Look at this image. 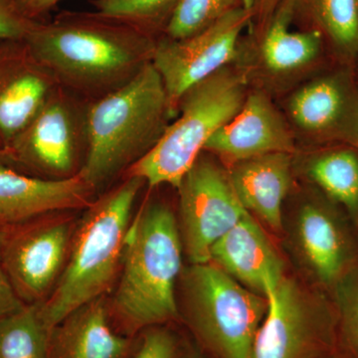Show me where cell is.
I'll use <instances>...</instances> for the list:
<instances>
[{"instance_id":"obj_13","label":"cell","mask_w":358,"mask_h":358,"mask_svg":"<svg viewBox=\"0 0 358 358\" xmlns=\"http://www.w3.org/2000/svg\"><path fill=\"white\" fill-rule=\"evenodd\" d=\"M296 129L320 141L358 145V87L350 74L334 73L301 86L289 99Z\"/></svg>"},{"instance_id":"obj_17","label":"cell","mask_w":358,"mask_h":358,"mask_svg":"<svg viewBox=\"0 0 358 358\" xmlns=\"http://www.w3.org/2000/svg\"><path fill=\"white\" fill-rule=\"evenodd\" d=\"M210 263L265 298L285 275L281 257L249 212L213 245Z\"/></svg>"},{"instance_id":"obj_25","label":"cell","mask_w":358,"mask_h":358,"mask_svg":"<svg viewBox=\"0 0 358 358\" xmlns=\"http://www.w3.org/2000/svg\"><path fill=\"white\" fill-rule=\"evenodd\" d=\"M336 348L343 358H358V272L336 285Z\"/></svg>"},{"instance_id":"obj_10","label":"cell","mask_w":358,"mask_h":358,"mask_svg":"<svg viewBox=\"0 0 358 358\" xmlns=\"http://www.w3.org/2000/svg\"><path fill=\"white\" fill-rule=\"evenodd\" d=\"M179 233L190 264L210 262L213 245L248 213L229 171L202 152L176 188Z\"/></svg>"},{"instance_id":"obj_34","label":"cell","mask_w":358,"mask_h":358,"mask_svg":"<svg viewBox=\"0 0 358 358\" xmlns=\"http://www.w3.org/2000/svg\"><path fill=\"white\" fill-rule=\"evenodd\" d=\"M320 358H343L338 352L334 350V352L329 353V355H324V357Z\"/></svg>"},{"instance_id":"obj_16","label":"cell","mask_w":358,"mask_h":358,"mask_svg":"<svg viewBox=\"0 0 358 358\" xmlns=\"http://www.w3.org/2000/svg\"><path fill=\"white\" fill-rule=\"evenodd\" d=\"M291 242L303 267L320 284L336 286L350 272V240L324 203L310 200L300 205L291 225Z\"/></svg>"},{"instance_id":"obj_14","label":"cell","mask_w":358,"mask_h":358,"mask_svg":"<svg viewBox=\"0 0 358 358\" xmlns=\"http://www.w3.org/2000/svg\"><path fill=\"white\" fill-rule=\"evenodd\" d=\"M294 141L284 117L262 93L247 96L241 109L207 141L204 152L230 167L275 152L292 154Z\"/></svg>"},{"instance_id":"obj_31","label":"cell","mask_w":358,"mask_h":358,"mask_svg":"<svg viewBox=\"0 0 358 358\" xmlns=\"http://www.w3.org/2000/svg\"><path fill=\"white\" fill-rule=\"evenodd\" d=\"M279 0H255V11L258 9L262 14L272 13Z\"/></svg>"},{"instance_id":"obj_30","label":"cell","mask_w":358,"mask_h":358,"mask_svg":"<svg viewBox=\"0 0 358 358\" xmlns=\"http://www.w3.org/2000/svg\"><path fill=\"white\" fill-rule=\"evenodd\" d=\"M61 0H18L26 15L32 20H40L42 15L51 10Z\"/></svg>"},{"instance_id":"obj_36","label":"cell","mask_w":358,"mask_h":358,"mask_svg":"<svg viewBox=\"0 0 358 358\" xmlns=\"http://www.w3.org/2000/svg\"><path fill=\"white\" fill-rule=\"evenodd\" d=\"M357 148H358V145H357Z\"/></svg>"},{"instance_id":"obj_3","label":"cell","mask_w":358,"mask_h":358,"mask_svg":"<svg viewBox=\"0 0 358 358\" xmlns=\"http://www.w3.org/2000/svg\"><path fill=\"white\" fill-rule=\"evenodd\" d=\"M176 119L152 63L133 80L88 103V150L80 173L98 194L148 155Z\"/></svg>"},{"instance_id":"obj_15","label":"cell","mask_w":358,"mask_h":358,"mask_svg":"<svg viewBox=\"0 0 358 358\" xmlns=\"http://www.w3.org/2000/svg\"><path fill=\"white\" fill-rule=\"evenodd\" d=\"M96 195L81 173L72 178L46 179L0 164V222L6 225L86 209Z\"/></svg>"},{"instance_id":"obj_23","label":"cell","mask_w":358,"mask_h":358,"mask_svg":"<svg viewBox=\"0 0 358 358\" xmlns=\"http://www.w3.org/2000/svg\"><path fill=\"white\" fill-rule=\"evenodd\" d=\"M50 334L38 303L26 305L0 320V358H51Z\"/></svg>"},{"instance_id":"obj_21","label":"cell","mask_w":358,"mask_h":358,"mask_svg":"<svg viewBox=\"0 0 358 358\" xmlns=\"http://www.w3.org/2000/svg\"><path fill=\"white\" fill-rule=\"evenodd\" d=\"M308 178L331 199L358 215V155L341 148L317 155L308 162Z\"/></svg>"},{"instance_id":"obj_12","label":"cell","mask_w":358,"mask_h":358,"mask_svg":"<svg viewBox=\"0 0 358 358\" xmlns=\"http://www.w3.org/2000/svg\"><path fill=\"white\" fill-rule=\"evenodd\" d=\"M57 87L24 39L0 40V150L11 145Z\"/></svg>"},{"instance_id":"obj_35","label":"cell","mask_w":358,"mask_h":358,"mask_svg":"<svg viewBox=\"0 0 358 358\" xmlns=\"http://www.w3.org/2000/svg\"><path fill=\"white\" fill-rule=\"evenodd\" d=\"M0 164H6V157L3 150H0Z\"/></svg>"},{"instance_id":"obj_29","label":"cell","mask_w":358,"mask_h":358,"mask_svg":"<svg viewBox=\"0 0 358 358\" xmlns=\"http://www.w3.org/2000/svg\"><path fill=\"white\" fill-rule=\"evenodd\" d=\"M25 306L0 265V320L20 312Z\"/></svg>"},{"instance_id":"obj_8","label":"cell","mask_w":358,"mask_h":358,"mask_svg":"<svg viewBox=\"0 0 358 358\" xmlns=\"http://www.w3.org/2000/svg\"><path fill=\"white\" fill-rule=\"evenodd\" d=\"M266 298L251 358H320L336 350V308L322 294L284 275Z\"/></svg>"},{"instance_id":"obj_2","label":"cell","mask_w":358,"mask_h":358,"mask_svg":"<svg viewBox=\"0 0 358 358\" xmlns=\"http://www.w3.org/2000/svg\"><path fill=\"white\" fill-rule=\"evenodd\" d=\"M183 247L178 218L164 202L145 204L131 221L120 279L108 303L117 333L136 338L148 327L180 320L176 284Z\"/></svg>"},{"instance_id":"obj_33","label":"cell","mask_w":358,"mask_h":358,"mask_svg":"<svg viewBox=\"0 0 358 358\" xmlns=\"http://www.w3.org/2000/svg\"><path fill=\"white\" fill-rule=\"evenodd\" d=\"M9 226L0 222V256H1L2 247H3L4 241L8 231Z\"/></svg>"},{"instance_id":"obj_20","label":"cell","mask_w":358,"mask_h":358,"mask_svg":"<svg viewBox=\"0 0 358 358\" xmlns=\"http://www.w3.org/2000/svg\"><path fill=\"white\" fill-rule=\"evenodd\" d=\"M294 13L293 1L285 0L264 35L263 62L275 74H287L310 65L322 50L324 35L319 29L293 31L289 28Z\"/></svg>"},{"instance_id":"obj_32","label":"cell","mask_w":358,"mask_h":358,"mask_svg":"<svg viewBox=\"0 0 358 358\" xmlns=\"http://www.w3.org/2000/svg\"><path fill=\"white\" fill-rule=\"evenodd\" d=\"M187 358H207L203 353L200 352L199 348L190 341L189 350H188Z\"/></svg>"},{"instance_id":"obj_26","label":"cell","mask_w":358,"mask_h":358,"mask_svg":"<svg viewBox=\"0 0 358 358\" xmlns=\"http://www.w3.org/2000/svg\"><path fill=\"white\" fill-rule=\"evenodd\" d=\"M180 0H96L98 11L148 31L169 21Z\"/></svg>"},{"instance_id":"obj_5","label":"cell","mask_w":358,"mask_h":358,"mask_svg":"<svg viewBox=\"0 0 358 358\" xmlns=\"http://www.w3.org/2000/svg\"><path fill=\"white\" fill-rule=\"evenodd\" d=\"M180 320L207 358H251L267 298L210 262L190 264L179 277Z\"/></svg>"},{"instance_id":"obj_1","label":"cell","mask_w":358,"mask_h":358,"mask_svg":"<svg viewBox=\"0 0 358 358\" xmlns=\"http://www.w3.org/2000/svg\"><path fill=\"white\" fill-rule=\"evenodd\" d=\"M58 86L93 102L133 80L157 39L128 21L98 13H62L39 20L24 39Z\"/></svg>"},{"instance_id":"obj_9","label":"cell","mask_w":358,"mask_h":358,"mask_svg":"<svg viewBox=\"0 0 358 358\" xmlns=\"http://www.w3.org/2000/svg\"><path fill=\"white\" fill-rule=\"evenodd\" d=\"M52 213L9 226L0 265L25 305L46 300L67 261L77 221Z\"/></svg>"},{"instance_id":"obj_11","label":"cell","mask_w":358,"mask_h":358,"mask_svg":"<svg viewBox=\"0 0 358 358\" xmlns=\"http://www.w3.org/2000/svg\"><path fill=\"white\" fill-rule=\"evenodd\" d=\"M255 10L239 7L185 39H157L152 64L159 73L174 115L185 92L227 67Z\"/></svg>"},{"instance_id":"obj_6","label":"cell","mask_w":358,"mask_h":358,"mask_svg":"<svg viewBox=\"0 0 358 358\" xmlns=\"http://www.w3.org/2000/svg\"><path fill=\"white\" fill-rule=\"evenodd\" d=\"M246 98L244 77L228 67L194 85L179 101L178 115L159 143L124 176H138L150 188H178L207 141L239 112Z\"/></svg>"},{"instance_id":"obj_7","label":"cell","mask_w":358,"mask_h":358,"mask_svg":"<svg viewBox=\"0 0 358 358\" xmlns=\"http://www.w3.org/2000/svg\"><path fill=\"white\" fill-rule=\"evenodd\" d=\"M88 102L58 86L4 154L7 166L36 178H72L88 150Z\"/></svg>"},{"instance_id":"obj_24","label":"cell","mask_w":358,"mask_h":358,"mask_svg":"<svg viewBox=\"0 0 358 358\" xmlns=\"http://www.w3.org/2000/svg\"><path fill=\"white\" fill-rule=\"evenodd\" d=\"M239 7L255 10V0H180L167 21L166 37L187 38Z\"/></svg>"},{"instance_id":"obj_22","label":"cell","mask_w":358,"mask_h":358,"mask_svg":"<svg viewBox=\"0 0 358 358\" xmlns=\"http://www.w3.org/2000/svg\"><path fill=\"white\" fill-rule=\"evenodd\" d=\"M326 35L336 50L348 58L358 54V0H292Z\"/></svg>"},{"instance_id":"obj_4","label":"cell","mask_w":358,"mask_h":358,"mask_svg":"<svg viewBox=\"0 0 358 358\" xmlns=\"http://www.w3.org/2000/svg\"><path fill=\"white\" fill-rule=\"evenodd\" d=\"M145 185L138 176H124L85 209L62 274L46 300L38 303L49 329L112 288L121 270L134 203Z\"/></svg>"},{"instance_id":"obj_27","label":"cell","mask_w":358,"mask_h":358,"mask_svg":"<svg viewBox=\"0 0 358 358\" xmlns=\"http://www.w3.org/2000/svg\"><path fill=\"white\" fill-rule=\"evenodd\" d=\"M169 326L148 327L138 334V346L131 358H187L190 341Z\"/></svg>"},{"instance_id":"obj_18","label":"cell","mask_w":358,"mask_h":358,"mask_svg":"<svg viewBox=\"0 0 358 358\" xmlns=\"http://www.w3.org/2000/svg\"><path fill=\"white\" fill-rule=\"evenodd\" d=\"M117 333L105 296L69 313L51 329V358H131L138 338Z\"/></svg>"},{"instance_id":"obj_28","label":"cell","mask_w":358,"mask_h":358,"mask_svg":"<svg viewBox=\"0 0 358 358\" xmlns=\"http://www.w3.org/2000/svg\"><path fill=\"white\" fill-rule=\"evenodd\" d=\"M38 21L26 15L18 0H0V40L25 39Z\"/></svg>"},{"instance_id":"obj_19","label":"cell","mask_w":358,"mask_h":358,"mask_svg":"<svg viewBox=\"0 0 358 358\" xmlns=\"http://www.w3.org/2000/svg\"><path fill=\"white\" fill-rule=\"evenodd\" d=\"M231 182L244 208L270 229H282V205L292 185V155L275 152L230 167Z\"/></svg>"}]
</instances>
